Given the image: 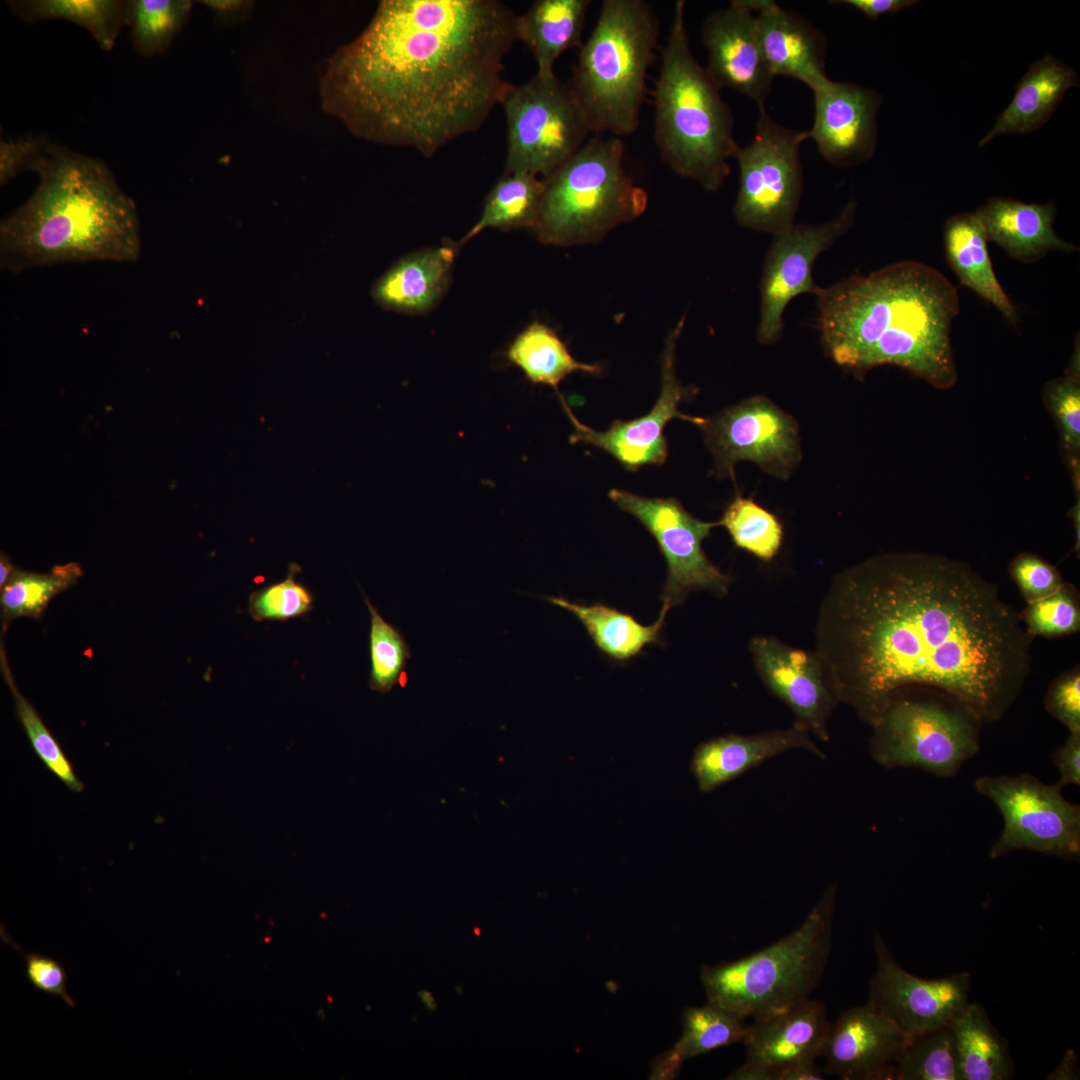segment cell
Instances as JSON below:
<instances>
[{"label": "cell", "instance_id": "obj_1", "mask_svg": "<svg viewBox=\"0 0 1080 1080\" xmlns=\"http://www.w3.org/2000/svg\"><path fill=\"white\" fill-rule=\"evenodd\" d=\"M816 653L841 703L871 727L905 689L941 692L981 722L1020 695L1034 636L997 587L966 563L885 553L837 573L819 606Z\"/></svg>", "mask_w": 1080, "mask_h": 1080}, {"label": "cell", "instance_id": "obj_2", "mask_svg": "<svg viewBox=\"0 0 1080 1080\" xmlns=\"http://www.w3.org/2000/svg\"><path fill=\"white\" fill-rule=\"evenodd\" d=\"M516 23L496 0L381 1L327 60L322 107L359 138L432 157L502 104Z\"/></svg>", "mask_w": 1080, "mask_h": 1080}, {"label": "cell", "instance_id": "obj_3", "mask_svg": "<svg viewBox=\"0 0 1080 1080\" xmlns=\"http://www.w3.org/2000/svg\"><path fill=\"white\" fill-rule=\"evenodd\" d=\"M816 297L821 344L840 367L862 377L890 365L937 389L956 384L950 333L960 302L935 268L900 261L851 275Z\"/></svg>", "mask_w": 1080, "mask_h": 1080}, {"label": "cell", "instance_id": "obj_4", "mask_svg": "<svg viewBox=\"0 0 1080 1080\" xmlns=\"http://www.w3.org/2000/svg\"><path fill=\"white\" fill-rule=\"evenodd\" d=\"M27 169L39 180L32 195L0 223L3 270L139 260L136 204L102 160L42 135Z\"/></svg>", "mask_w": 1080, "mask_h": 1080}, {"label": "cell", "instance_id": "obj_5", "mask_svg": "<svg viewBox=\"0 0 1080 1080\" xmlns=\"http://www.w3.org/2000/svg\"><path fill=\"white\" fill-rule=\"evenodd\" d=\"M720 90L692 53L685 1L679 0L653 91L654 140L671 170L708 191L722 186L738 145L733 115Z\"/></svg>", "mask_w": 1080, "mask_h": 1080}, {"label": "cell", "instance_id": "obj_6", "mask_svg": "<svg viewBox=\"0 0 1080 1080\" xmlns=\"http://www.w3.org/2000/svg\"><path fill=\"white\" fill-rule=\"evenodd\" d=\"M659 35V20L648 2L602 1L568 81L592 134L620 137L638 129Z\"/></svg>", "mask_w": 1080, "mask_h": 1080}, {"label": "cell", "instance_id": "obj_7", "mask_svg": "<svg viewBox=\"0 0 1080 1080\" xmlns=\"http://www.w3.org/2000/svg\"><path fill=\"white\" fill-rule=\"evenodd\" d=\"M836 893L833 883L804 921L773 944L736 961L702 966L707 1002L754 1019L808 998L829 958Z\"/></svg>", "mask_w": 1080, "mask_h": 1080}, {"label": "cell", "instance_id": "obj_8", "mask_svg": "<svg viewBox=\"0 0 1080 1080\" xmlns=\"http://www.w3.org/2000/svg\"><path fill=\"white\" fill-rule=\"evenodd\" d=\"M543 184L533 227L543 244L598 242L616 226L641 216L648 205L646 191L625 170L618 137L594 135Z\"/></svg>", "mask_w": 1080, "mask_h": 1080}, {"label": "cell", "instance_id": "obj_9", "mask_svg": "<svg viewBox=\"0 0 1080 1080\" xmlns=\"http://www.w3.org/2000/svg\"><path fill=\"white\" fill-rule=\"evenodd\" d=\"M981 723L968 708L941 692L901 690L872 726L869 752L885 768L916 767L950 778L978 752Z\"/></svg>", "mask_w": 1080, "mask_h": 1080}, {"label": "cell", "instance_id": "obj_10", "mask_svg": "<svg viewBox=\"0 0 1080 1080\" xmlns=\"http://www.w3.org/2000/svg\"><path fill=\"white\" fill-rule=\"evenodd\" d=\"M507 125L504 174L544 178L571 158L591 129L568 82L554 72L512 85L502 104Z\"/></svg>", "mask_w": 1080, "mask_h": 1080}, {"label": "cell", "instance_id": "obj_11", "mask_svg": "<svg viewBox=\"0 0 1080 1080\" xmlns=\"http://www.w3.org/2000/svg\"><path fill=\"white\" fill-rule=\"evenodd\" d=\"M807 131L775 122L759 109L756 132L732 158L739 166L734 216L742 227L773 235L793 225L803 192L800 145Z\"/></svg>", "mask_w": 1080, "mask_h": 1080}, {"label": "cell", "instance_id": "obj_12", "mask_svg": "<svg viewBox=\"0 0 1080 1080\" xmlns=\"http://www.w3.org/2000/svg\"><path fill=\"white\" fill-rule=\"evenodd\" d=\"M979 794L998 807L1003 830L992 844V859L1016 850H1031L1063 859L1080 855V807L1067 801L1058 785L1035 776H980Z\"/></svg>", "mask_w": 1080, "mask_h": 1080}, {"label": "cell", "instance_id": "obj_13", "mask_svg": "<svg viewBox=\"0 0 1080 1080\" xmlns=\"http://www.w3.org/2000/svg\"><path fill=\"white\" fill-rule=\"evenodd\" d=\"M608 496L656 540L668 568L660 596L664 606L682 605L694 591H709L718 597L728 593L731 576L711 563L702 549V541L718 522L694 517L673 497L648 498L621 489H611Z\"/></svg>", "mask_w": 1080, "mask_h": 1080}, {"label": "cell", "instance_id": "obj_14", "mask_svg": "<svg viewBox=\"0 0 1080 1080\" xmlns=\"http://www.w3.org/2000/svg\"><path fill=\"white\" fill-rule=\"evenodd\" d=\"M699 428L721 478L735 481L736 463L747 460L787 480L802 458L796 420L763 395L705 418Z\"/></svg>", "mask_w": 1080, "mask_h": 1080}, {"label": "cell", "instance_id": "obj_15", "mask_svg": "<svg viewBox=\"0 0 1080 1080\" xmlns=\"http://www.w3.org/2000/svg\"><path fill=\"white\" fill-rule=\"evenodd\" d=\"M857 203L850 200L833 219L817 225H793L773 235L766 252L759 283L760 308L757 341L776 343L783 332V314L797 296H818L823 287L813 279L818 256L848 232L855 218Z\"/></svg>", "mask_w": 1080, "mask_h": 1080}, {"label": "cell", "instance_id": "obj_16", "mask_svg": "<svg viewBox=\"0 0 1080 1080\" xmlns=\"http://www.w3.org/2000/svg\"><path fill=\"white\" fill-rule=\"evenodd\" d=\"M681 318L669 332L662 356L661 392L650 412L631 421L614 420L606 431H597L581 423L559 395L562 407L573 425L571 443H585L604 450L626 470L636 471L645 465H662L668 456L664 435L666 424L682 419L698 427L705 418L690 416L679 410L681 402L693 397L697 388L684 386L675 373V349L684 327Z\"/></svg>", "mask_w": 1080, "mask_h": 1080}, {"label": "cell", "instance_id": "obj_17", "mask_svg": "<svg viewBox=\"0 0 1080 1080\" xmlns=\"http://www.w3.org/2000/svg\"><path fill=\"white\" fill-rule=\"evenodd\" d=\"M874 951L877 965L866 1004L910 1040L950 1024L969 1003L971 975L968 972L938 979L917 977L895 961L879 934L874 937Z\"/></svg>", "mask_w": 1080, "mask_h": 1080}, {"label": "cell", "instance_id": "obj_18", "mask_svg": "<svg viewBox=\"0 0 1080 1080\" xmlns=\"http://www.w3.org/2000/svg\"><path fill=\"white\" fill-rule=\"evenodd\" d=\"M749 651L762 683L791 710L794 723L812 737L829 741V721L841 700L816 651L789 646L773 636L753 637Z\"/></svg>", "mask_w": 1080, "mask_h": 1080}, {"label": "cell", "instance_id": "obj_19", "mask_svg": "<svg viewBox=\"0 0 1080 1080\" xmlns=\"http://www.w3.org/2000/svg\"><path fill=\"white\" fill-rule=\"evenodd\" d=\"M831 1023L825 1005L810 997L787 1008L754 1018L743 1040L744 1063L730 1080H777L791 1064L821 1056Z\"/></svg>", "mask_w": 1080, "mask_h": 1080}, {"label": "cell", "instance_id": "obj_20", "mask_svg": "<svg viewBox=\"0 0 1080 1080\" xmlns=\"http://www.w3.org/2000/svg\"><path fill=\"white\" fill-rule=\"evenodd\" d=\"M754 10V0H732L709 13L701 40L708 52L705 69L717 86L742 93L763 109L774 76L759 42Z\"/></svg>", "mask_w": 1080, "mask_h": 1080}, {"label": "cell", "instance_id": "obj_21", "mask_svg": "<svg viewBox=\"0 0 1080 1080\" xmlns=\"http://www.w3.org/2000/svg\"><path fill=\"white\" fill-rule=\"evenodd\" d=\"M812 92L814 122L807 136L821 156L842 168L868 161L876 147L881 96L874 90L830 79Z\"/></svg>", "mask_w": 1080, "mask_h": 1080}, {"label": "cell", "instance_id": "obj_22", "mask_svg": "<svg viewBox=\"0 0 1080 1080\" xmlns=\"http://www.w3.org/2000/svg\"><path fill=\"white\" fill-rule=\"evenodd\" d=\"M909 1041L867 1004L852 1007L830 1025L824 1071L845 1080L894 1079L895 1062Z\"/></svg>", "mask_w": 1080, "mask_h": 1080}, {"label": "cell", "instance_id": "obj_23", "mask_svg": "<svg viewBox=\"0 0 1080 1080\" xmlns=\"http://www.w3.org/2000/svg\"><path fill=\"white\" fill-rule=\"evenodd\" d=\"M805 750L825 759L813 737L794 723L752 735L728 734L700 743L690 769L698 789L710 793L758 765L791 750Z\"/></svg>", "mask_w": 1080, "mask_h": 1080}, {"label": "cell", "instance_id": "obj_24", "mask_svg": "<svg viewBox=\"0 0 1080 1080\" xmlns=\"http://www.w3.org/2000/svg\"><path fill=\"white\" fill-rule=\"evenodd\" d=\"M754 4L759 42L772 75L799 80L811 90L827 81L825 35L775 1Z\"/></svg>", "mask_w": 1080, "mask_h": 1080}, {"label": "cell", "instance_id": "obj_25", "mask_svg": "<svg viewBox=\"0 0 1080 1080\" xmlns=\"http://www.w3.org/2000/svg\"><path fill=\"white\" fill-rule=\"evenodd\" d=\"M1056 213L1052 202L1024 203L999 196L975 211L988 242L996 243L1011 259L1026 264L1039 261L1051 251L1079 250L1054 230Z\"/></svg>", "mask_w": 1080, "mask_h": 1080}, {"label": "cell", "instance_id": "obj_26", "mask_svg": "<svg viewBox=\"0 0 1080 1080\" xmlns=\"http://www.w3.org/2000/svg\"><path fill=\"white\" fill-rule=\"evenodd\" d=\"M455 244L430 247L395 262L374 284L372 296L381 307L410 315L432 310L452 278Z\"/></svg>", "mask_w": 1080, "mask_h": 1080}, {"label": "cell", "instance_id": "obj_27", "mask_svg": "<svg viewBox=\"0 0 1080 1080\" xmlns=\"http://www.w3.org/2000/svg\"><path fill=\"white\" fill-rule=\"evenodd\" d=\"M1076 86L1079 78L1075 70L1046 54L1030 65L1012 100L978 145L982 147L1001 134L1023 135L1039 129L1053 115L1066 91Z\"/></svg>", "mask_w": 1080, "mask_h": 1080}, {"label": "cell", "instance_id": "obj_28", "mask_svg": "<svg viewBox=\"0 0 1080 1080\" xmlns=\"http://www.w3.org/2000/svg\"><path fill=\"white\" fill-rule=\"evenodd\" d=\"M947 263L963 286L993 305L1012 326L1019 313L1002 288L991 262L988 240L975 212L949 217L943 226Z\"/></svg>", "mask_w": 1080, "mask_h": 1080}, {"label": "cell", "instance_id": "obj_29", "mask_svg": "<svg viewBox=\"0 0 1080 1080\" xmlns=\"http://www.w3.org/2000/svg\"><path fill=\"white\" fill-rule=\"evenodd\" d=\"M589 0H537L517 16L518 41L532 53L537 73H552L568 49L580 48Z\"/></svg>", "mask_w": 1080, "mask_h": 1080}, {"label": "cell", "instance_id": "obj_30", "mask_svg": "<svg viewBox=\"0 0 1080 1080\" xmlns=\"http://www.w3.org/2000/svg\"><path fill=\"white\" fill-rule=\"evenodd\" d=\"M747 1030L745 1019L709 1002L704 1006L686 1007L682 1014L681 1036L670 1049L654 1059L649 1078L674 1079L686 1060L743 1042Z\"/></svg>", "mask_w": 1080, "mask_h": 1080}, {"label": "cell", "instance_id": "obj_31", "mask_svg": "<svg viewBox=\"0 0 1080 1080\" xmlns=\"http://www.w3.org/2000/svg\"><path fill=\"white\" fill-rule=\"evenodd\" d=\"M544 599L575 615L596 647L615 661H628L639 655L645 646L662 643L667 606L663 605L657 621L643 625L632 615L602 603L583 605L561 596H545Z\"/></svg>", "mask_w": 1080, "mask_h": 1080}, {"label": "cell", "instance_id": "obj_32", "mask_svg": "<svg viewBox=\"0 0 1080 1080\" xmlns=\"http://www.w3.org/2000/svg\"><path fill=\"white\" fill-rule=\"evenodd\" d=\"M960 1080H1007L1014 1064L1005 1038L978 1003H968L950 1022Z\"/></svg>", "mask_w": 1080, "mask_h": 1080}, {"label": "cell", "instance_id": "obj_33", "mask_svg": "<svg viewBox=\"0 0 1080 1080\" xmlns=\"http://www.w3.org/2000/svg\"><path fill=\"white\" fill-rule=\"evenodd\" d=\"M506 357L530 382L551 386L557 393L560 382L573 372L602 373L601 365L576 360L559 336L539 321L532 322L515 337Z\"/></svg>", "mask_w": 1080, "mask_h": 1080}, {"label": "cell", "instance_id": "obj_34", "mask_svg": "<svg viewBox=\"0 0 1080 1080\" xmlns=\"http://www.w3.org/2000/svg\"><path fill=\"white\" fill-rule=\"evenodd\" d=\"M20 20L34 23L65 20L86 29L105 51L114 48L127 24L128 1L122 0H14L8 1Z\"/></svg>", "mask_w": 1080, "mask_h": 1080}, {"label": "cell", "instance_id": "obj_35", "mask_svg": "<svg viewBox=\"0 0 1080 1080\" xmlns=\"http://www.w3.org/2000/svg\"><path fill=\"white\" fill-rule=\"evenodd\" d=\"M543 180L530 174H504L485 199L482 214L458 243V248L486 228L509 231L533 229L541 204Z\"/></svg>", "mask_w": 1080, "mask_h": 1080}, {"label": "cell", "instance_id": "obj_36", "mask_svg": "<svg viewBox=\"0 0 1080 1080\" xmlns=\"http://www.w3.org/2000/svg\"><path fill=\"white\" fill-rule=\"evenodd\" d=\"M82 573L77 563L55 566L48 573L14 568L0 588L2 628L17 618L39 619L49 602L73 586Z\"/></svg>", "mask_w": 1080, "mask_h": 1080}, {"label": "cell", "instance_id": "obj_37", "mask_svg": "<svg viewBox=\"0 0 1080 1080\" xmlns=\"http://www.w3.org/2000/svg\"><path fill=\"white\" fill-rule=\"evenodd\" d=\"M192 1L128 0L127 24L135 49L150 57L163 53L187 22Z\"/></svg>", "mask_w": 1080, "mask_h": 1080}, {"label": "cell", "instance_id": "obj_38", "mask_svg": "<svg viewBox=\"0 0 1080 1080\" xmlns=\"http://www.w3.org/2000/svg\"><path fill=\"white\" fill-rule=\"evenodd\" d=\"M897 1080H960L950 1024L911 1039L895 1062Z\"/></svg>", "mask_w": 1080, "mask_h": 1080}, {"label": "cell", "instance_id": "obj_39", "mask_svg": "<svg viewBox=\"0 0 1080 1080\" xmlns=\"http://www.w3.org/2000/svg\"><path fill=\"white\" fill-rule=\"evenodd\" d=\"M718 524L727 530L736 547L762 561H771L781 548V522L752 498L737 495L725 509Z\"/></svg>", "mask_w": 1080, "mask_h": 1080}, {"label": "cell", "instance_id": "obj_40", "mask_svg": "<svg viewBox=\"0 0 1080 1080\" xmlns=\"http://www.w3.org/2000/svg\"><path fill=\"white\" fill-rule=\"evenodd\" d=\"M0 668L14 698L18 720L28 737L33 751L47 770L70 791L82 792L84 785L74 773L70 760L65 755L61 745L49 731L30 701L19 691L8 665L2 639Z\"/></svg>", "mask_w": 1080, "mask_h": 1080}, {"label": "cell", "instance_id": "obj_41", "mask_svg": "<svg viewBox=\"0 0 1080 1080\" xmlns=\"http://www.w3.org/2000/svg\"><path fill=\"white\" fill-rule=\"evenodd\" d=\"M1043 401L1055 419L1073 479L1079 482L1080 457V356L1079 341L1063 376L1047 382Z\"/></svg>", "mask_w": 1080, "mask_h": 1080}, {"label": "cell", "instance_id": "obj_42", "mask_svg": "<svg viewBox=\"0 0 1080 1080\" xmlns=\"http://www.w3.org/2000/svg\"><path fill=\"white\" fill-rule=\"evenodd\" d=\"M370 612L369 687L379 693L390 692L396 684L406 682V665L411 649L402 632L387 622L363 593Z\"/></svg>", "mask_w": 1080, "mask_h": 1080}, {"label": "cell", "instance_id": "obj_43", "mask_svg": "<svg viewBox=\"0 0 1080 1080\" xmlns=\"http://www.w3.org/2000/svg\"><path fill=\"white\" fill-rule=\"evenodd\" d=\"M1020 616L1033 636L1069 635L1080 629V609L1076 592L1065 582L1052 594L1027 602Z\"/></svg>", "mask_w": 1080, "mask_h": 1080}, {"label": "cell", "instance_id": "obj_44", "mask_svg": "<svg viewBox=\"0 0 1080 1080\" xmlns=\"http://www.w3.org/2000/svg\"><path fill=\"white\" fill-rule=\"evenodd\" d=\"M297 568H290L282 581L250 594L248 610L255 621H284L303 616L313 608L311 592L296 580Z\"/></svg>", "mask_w": 1080, "mask_h": 1080}, {"label": "cell", "instance_id": "obj_45", "mask_svg": "<svg viewBox=\"0 0 1080 1080\" xmlns=\"http://www.w3.org/2000/svg\"><path fill=\"white\" fill-rule=\"evenodd\" d=\"M0 938L23 956L25 975L37 990L61 998L70 1009L75 1007V1001L67 991V972L58 960L38 952H24L8 935L3 925L0 928Z\"/></svg>", "mask_w": 1080, "mask_h": 1080}, {"label": "cell", "instance_id": "obj_46", "mask_svg": "<svg viewBox=\"0 0 1080 1080\" xmlns=\"http://www.w3.org/2000/svg\"><path fill=\"white\" fill-rule=\"evenodd\" d=\"M1009 572L1026 602L1046 597L1064 583L1056 567L1032 553L1019 554L1010 563Z\"/></svg>", "mask_w": 1080, "mask_h": 1080}, {"label": "cell", "instance_id": "obj_47", "mask_svg": "<svg viewBox=\"0 0 1080 1080\" xmlns=\"http://www.w3.org/2000/svg\"><path fill=\"white\" fill-rule=\"evenodd\" d=\"M1046 710L1069 731L1080 730V673L1074 668L1057 677L1044 700Z\"/></svg>", "mask_w": 1080, "mask_h": 1080}, {"label": "cell", "instance_id": "obj_48", "mask_svg": "<svg viewBox=\"0 0 1080 1080\" xmlns=\"http://www.w3.org/2000/svg\"><path fill=\"white\" fill-rule=\"evenodd\" d=\"M41 136H25L16 139H4L0 142V183L7 184L18 173L27 169L32 156L38 149Z\"/></svg>", "mask_w": 1080, "mask_h": 1080}, {"label": "cell", "instance_id": "obj_49", "mask_svg": "<svg viewBox=\"0 0 1080 1080\" xmlns=\"http://www.w3.org/2000/svg\"><path fill=\"white\" fill-rule=\"evenodd\" d=\"M1052 761L1060 773L1056 785L1060 788L1068 784L1080 785V730L1070 732L1053 753Z\"/></svg>", "mask_w": 1080, "mask_h": 1080}, {"label": "cell", "instance_id": "obj_50", "mask_svg": "<svg viewBox=\"0 0 1080 1080\" xmlns=\"http://www.w3.org/2000/svg\"><path fill=\"white\" fill-rule=\"evenodd\" d=\"M831 4H847L862 12L869 20L875 21L880 16L899 12L916 4L914 0H838Z\"/></svg>", "mask_w": 1080, "mask_h": 1080}, {"label": "cell", "instance_id": "obj_51", "mask_svg": "<svg viewBox=\"0 0 1080 1080\" xmlns=\"http://www.w3.org/2000/svg\"><path fill=\"white\" fill-rule=\"evenodd\" d=\"M824 1070L820 1069L815 1061H802L782 1068L777 1074V1080H821L824 1079Z\"/></svg>", "mask_w": 1080, "mask_h": 1080}, {"label": "cell", "instance_id": "obj_52", "mask_svg": "<svg viewBox=\"0 0 1080 1080\" xmlns=\"http://www.w3.org/2000/svg\"><path fill=\"white\" fill-rule=\"evenodd\" d=\"M1050 1076L1049 1078L1052 1079H1075L1078 1076L1075 1054L1072 1051H1067L1059 1067Z\"/></svg>", "mask_w": 1080, "mask_h": 1080}, {"label": "cell", "instance_id": "obj_53", "mask_svg": "<svg viewBox=\"0 0 1080 1080\" xmlns=\"http://www.w3.org/2000/svg\"><path fill=\"white\" fill-rule=\"evenodd\" d=\"M13 570L14 567L10 562V558L2 552L0 557V588L8 581Z\"/></svg>", "mask_w": 1080, "mask_h": 1080}, {"label": "cell", "instance_id": "obj_54", "mask_svg": "<svg viewBox=\"0 0 1080 1080\" xmlns=\"http://www.w3.org/2000/svg\"><path fill=\"white\" fill-rule=\"evenodd\" d=\"M419 997L421 998L422 1003L429 1010L433 1011V1010L436 1009L437 1005L435 1003L434 997L432 996V994L429 991H425V990L420 991L419 992Z\"/></svg>", "mask_w": 1080, "mask_h": 1080}]
</instances>
